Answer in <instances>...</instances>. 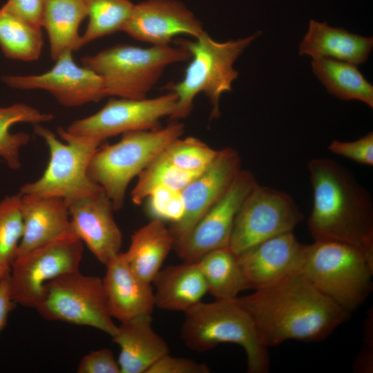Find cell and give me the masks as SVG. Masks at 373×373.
<instances>
[{
  "label": "cell",
  "instance_id": "obj_13",
  "mask_svg": "<svg viewBox=\"0 0 373 373\" xmlns=\"http://www.w3.org/2000/svg\"><path fill=\"white\" fill-rule=\"evenodd\" d=\"M258 184L251 171L241 169L226 191L188 235L174 244L179 258L183 262H197L207 253L229 246L236 216Z\"/></svg>",
  "mask_w": 373,
  "mask_h": 373
},
{
  "label": "cell",
  "instance_id": "obj_27",
  "mask_svg": "<svg viewBox=\"0 0 373 373\" xmlns=\"http://www.w3.org/2000/svg\"><path fill=\"white\" fill-rule=\"evenodd\" d=\"M197 264L208 293L216 299H233L240 291L248 289L238 256L229 246L207 253Z\"/></svg>",
  "mask_w": 373,
  "mask_h": 373
},
{
  "label": "cell",
  "instance_id": "obj_11",
  "mask_svg": "<svg viewBox=\"0 0 373 373\" xmlns=\"http://www.w3.org/2000/svg\"><path fill=\"white\" fill-rule=\"evenodd\" d=\"M303 219L291 195L258 184L236 216L229 246L238 255L267 239L293 231Z\"/></svg>",
  "mask_w": 373,
  "mask_h": 373
},
{
  "label": "cell",
  "instance_id": "obj_28",
  "mask_svg": "<svg viewBox=\"0 0 373 373\" xmlns=\"http://www.w3.org/2000/svg\"><path fill=\"white\" fill-rule=\"evenodd\" d=\"M44 46L42 28L0 8V47L4 55L24 61L37 60Z\"/></svg>",
  "mask_w": 373,
  "mask_h": 373
},
{
  "label": "cell",
  "instance_id": "obj_21",
  "mask_svg": "<svg viewBox=\"0 0 373 373\" xmlns=\"http://www.w3.org/2000/svg\"><path fill=\"white\" fill-rule=\"evenodd\" d=\"M21 211L23 233L17 256L61 235L73 233L68 204L62 198L22 194Z\"/></svg>",
  "mask_w": 373,
  "mask_h": 373
},
{
  "label": "cell",
  "instance_id": "obj_26",
  "mask_svg": "<svg viewBox=\"0 0 373 373\" xmlns=\"http://www.w3.org/2000/svg\"><path fill=\"white\" fill-rule=\"evenodd\" d=\"M315 75L332 95L342 100L356 99L373 108V86L356 65L328 57L312 61Z\"/></svg>",
  "mask_w": 373,
  "mask_h": 373
},
{
  "label": "cell",
  "instance_id": "obj_25",
  "mask_svg": "<svg viewBox=\"0 0 373 373\" xmlns=\"http://www.w3.org/2000/svg\"><path fill=\"white\" fill-rule=\"evenodd\" d=\"M86 17L85 0H43L41 26L48 34L52 60L83 46L79 28Z\"/></svg>",
  "mask_w": 373,
  "mask_h": 373
},
{
  "label": "cell",
  "instance_id": "obj_34",
  "mask_svg": "<svg viewBox=\"0 0 373 373\" xmlns=\"http://www.w3.org/2000/svg\"><path fill=\"white\" fill-rule=\"evenodd\" d=\"M145 200H147L146 209L152 219L173 224L178 222L184 213L181 190L159 188L154 190Z\"/></svg>",
  "mask_w": 373,
  "mask_h": 373
},
{
  "label": "cell",
  "instance_id": "obj_16",
  "mask_svg": "<svg viewBox=\"0 0 373 373\" xmlns=\"http://www.w3.org/2000/svg\"><path fill=\"white\" fill-rule=\"evenodd\" d=\"M305 247L291 231L267 239L238 254L248 289L266 287L301 272Z\"/></svg>",
  "mask_w": 373,
  "mask_h": 373
},
{
  "label": "cell",
  "instance_id": "obj_24",
  "mask_svg": "<svg viewBox=\"0 0 373 373\" xmlns=\"http://www.w3.org/2000/svg\"><path fill=\"white\" fill-rule=\"evenodd\" d=\"M174 243V238L164 222L152 219L131 235L129 247L123 254L135 274L151 283Z\"/></svg>",
  "mask_w": 373,
  "mask_h": 373
},
{
  "label": "cell",
  "instance_id": "obj_6",
  "mask_svg": "<svg viewBox=\"0 0 373 373\" xmlns=\"http://www.w3.org/2000/svg\"><path fill=\"white\" fill-rule=\"evenodd\" d=\"M190 58L180 46L117 44L83 57L81 64L101 77L105 97L144 99L169 66Z\"/></svg>",
  "mask_w": 373,
  "mask_h": 373
},
{
  "label": "cell",
  "instance_id": "obj_8",
  "mask_svg": "<svg viewBox=\"0 0 373 373\" xmlns=\"http://www.w3.org/2000/svg\"><path fill=\"white\" fill-rule=\"evenodd\" d=\"M34 133L41 137L49 150V162L42 175L21 186V194L62 198L68 205L79 198L104 191L88 175V167L102 142L68 133L57 128L61 142L50 129L33 125Z\"/></svg>",
  "mask_w": 373,
  "mask_h": 373
},
{
  "label": "cell",
  "instance_id": "obj_12",
  "mask_svg": "<svg viewBox=\"0 0 373 373\" xmlns=\"http://www.w3.org/2000/svg\"><path fill=\"white\" fill-rule=\"evenodd\" d=\"M176 102L177 96L171 91L153 98H111L99 111L74 121L65 129L102 143L127 132L158 128L162 118L172 115Z\"/></svg>",
  "mask_w": 373,
  "mask_h": 373
},
{
  "label": "cell",
  "instance_id": "obj_39",
  "mask_svg": "<svg viewBox=\"0 0 373 373\" xmlns=\"http://www.w3.org/2000/svg\"><path fill=\"white\" fill-rule=\"evenodd\" d=\"M373 325L372 314L365 319L364 330V346L353 363V370L356 372L370 373L373 370Z\"/></svg>",
  "mask_w": 373,
  "mask_h": 373
},
{
  "label": "cell",
  "instance_id": "obj_31",
  "mask_svg": "<svg viewBox=\"0 0 373 373\" xmlns=\"http://www.w3.org/2000/svg\"><path fill=\"white\" fill-rule=\"evenodd\" d=\"M200 173L180 170L166 161L160 153L137 175V182L131 193V200L135 204L139 205L157 189L182 190Z\"/></svg>",
  "mask_w": 373,
  "mask_h": 373
},
{
  "label": "cell",
  "instance_id": "obj_22",
  "mask_svg": "<svg viewBox=\"0 0 373 373\" xmlns=\"http://www.w3.org/2000/svg\"><path fill=\"white\" fill-rule=\"evenodd\" d=\"M373 47V37H365L332 28L326 22L310 20L309 30L299 44L300 55L313 59L328 57L354 65L366 62Z\"/></svg>",
  "mask_w": 373,
  "mask_h": 373
},
{
  "label": "cell",
  "instance_id": "obj_1",
  "mask_svg": "<svg viewBox=\"0 0 373 373\" xmlns=\"http://www.w3.org/2000/svg\"><path fill=\"white\" fill-rule=\"evenodd\" d=\"M236 299L251 316L266 347L287 340L322 341L350 315L302 272Z\"/></svg>",
  "mask_w": 373,
  "mask_h": 373
},
{
  "label": "cell",
  "instance_id": "obj_38",
  "mask_svg": "<svg viewBox=\"0 0 373 373\" xmlns=\"http://www.w3.org/2000/svg\"><path fill=\"white\" fill-rule=\"evenodd\" d=\"M2 7L32 25L41 28L43 0H8Z\"/></svg>",
  "mask_w": 373,
  "mask_h": 373
},
{
  "label": "cell",
  "instance_id": "obj_33",
  "mask_svg": "<svg viewBox=\"0 0 373 373\" xmlns=\"http://www.w3.org/2000/svg\"><path fill=\"white\" fill-rule=\"evenodd\" d=\"M218 150L193 137H179L170 143L161 155L184 171L200 173L214 159Z\"/></svg>",
  "mask_w": 373,
  "mask_h": 373
},
{
  "label": "cell",
  "instance_id": "obj_35",
  "mask_svg": "<svg viewBox=\"0 0 373 373\" xmlns=\"http://www.w3.org/2000/svg\"><path fill=\"white\" fill-rule=\"evenodd\" d=\"M332 153L357 163L373 166V133L352 142L333 140L327 147Z\"/></svg>",
  "mask_w": 373,
  "mask_h": 373
},
{
  "label": "cell",
  "instance_id": "obj_23",
  "mask_svg": "<svg viewBox=\"0 0 373 373\" xmlns=\"http://www.w3.org/2000/svg\"><path fill=\"white\" fill-rule=\"evenodd\" d=\"M151 283L155 287V307L163 310L185 313L208 293L197 262L168 266L158 271Z\"/></svg>",
  "mask_w": 373,
  "mask_h": 373
},
{
  "label": "cell",
  "instance_id": "obj_4",
  "mask_svg": "<svg viewBox=\"0 0 373 373\" xmlns=\"http://www.w3.org/2000/svg\"><path fill=\"white\" fill-rule=\"evenodd\" d=\"M184 314L181 338L189 349L203 352L220 343H235L245 351L247 372H269L267 347L261 342L251 316L236 298L201 301Z\"/></svg>",
  "mask_w": 373,
  "mask_h": 373
},
{
  "label": "cell",
  "instance_id": "obj_9",
  "mask_svg": "<svg viewBox=\"0 0 373 373\" xmlns=\"http://www.w3.org/2000/svg\"><path fill=\"white\" fill-rule=\"evenodd\" d=\"M35 309L46 320L94 327L111 337L117 330L108 310L102 278L79 270L48 282Z\"/></svg>",
  "mask_w": 373,
  "mask_h": 373
},
{
  "label": "cell",
  "instance_id": "obj_41",
  "mask_svg": "<svg viewBox=\"0 0 373 373\" xmlns=\"http://www.w3.org/2000/svg\"><path fill=\"white\" fill-rule=\"evenodd\" d=\"M10 271V265H5L0 264V279H1L4 276L8 274Z\"/></svg>",
  "mask_w": 373,
  "mask_h": 373
},
{
  "label": "cell",
  "instance_id": "obj_36",
  "mask_svg": "<svg viewBox=\"0 0 373 373\" xmlns=\"http://www.w3.org/2000/svg\"><path fill=\"white\" fill-rule=\"evenodd\" d=\"M78 373H121L118 361L108 348L92 351L81 359Z\"/></svg>",
  "mask_w": 373,
  "mask_h": 373
},
{
  "label": "cell",
  "instance_id": "obj_3",
  "mask_svg": "<svg viewBox=\"0 0 373 373\" xmlns=\"http://www.w3.org/2000/svg\"><path fill=\"white\" fill-rule=\"evenodd\" d=\"M260 34L258 31L245 38L218 42L204 31L193 41L179 39V46L190 52L191 61L183 79L167 86L177 96L170 119L178 121L187 117L193 110L195 97L201 93L211 104V118H218L220 97L233 90L232 83L238 77L233 63Z\"/></svg>",
  "mask_w": 373,
  "mask_h": 373
},
{
  "label": "cell",
  "instance_id": "obj_17",
  "mask_svg": "<svg viewBox=\"0 0 373 373\" xmlns=\"http://www.w3.org/2000/svg\"><path fill=\"white\" fill-rule=\"evenodd\" d=\"M123 31L151 46L170 45L180 35L197 38L204 32L194 14L176 0H146L135 4Z\"/></svg>",
  "mask_w": 373,
  "mask_h": 373
},
{
  "label": "cell",
  "instance_id": "obj_14",
  "mask_svg": "<svg viewBox=\"0 0 373 373\" xmlns=\"http://www.w3.org/2000/svg\"><path fill=\"white\" fill-rule=\"evenodd\" d=\"M72 52H63L55 65L44 73L4 75L2 81L17 89L46 90L66 107H78L99 101L105 97L101 77L88 68L78 66Z\"/></svg>",
  "mask_w": 373,
  "mask_h": 373
},
{
  "label": "cell",
  "instance_id": "obj_18",
  "mask_svg": "<svg viewBox=\"0 0 373 373\" xmlns=\"http://www.w3.org/2000/svg\"><path fill=\"white\" fill-rule=\"evenodd\" d=\"M68 209L73 233L100 262L106 265L121 252L122 234L104 191L72 202Z\"/></svg>",
  "mask_w": 373,
  "mask_h": 373
},
{
  "label": "cell",
  "instance_id": "obj_37",
  "mask_svg": "<svg viewBox=\"0 0 373 373\" xmlns=\"http://www.w3.org/2000/svg\"><path fill=\"white\" fill-rule=\"evenodd\" d=\"M210 368L204 363L166 354L154 363L146 373H209Z\"/></svg>",
  "mask_w": 373,
  "mask_h": 373
},
{
  "label": "cell",
  "instance_id": "obj_19",
  "mask_svg": "<svg viewBox=\"0 0 373 373\" xmlns=\"http://www.w3.org/2000/svg\"><path fill=\"white\" fill-rule=\"evenodd\" d=\"M105 265L102 283L111 316L122 323L151 314L155 307L151 283L144 281L135 274L123 252Z\"/></svg>",
  "mask_w": 373,
  "mask_h": 373
},
{
  "label": "cell",
  "instance_id": "obj_10",
  "mask_svg": "<svg viewBox=\"0 0 373 373\" xmlns=\"http://www.w3.org/2000/svg\"><path fill=\"white\" fill-rule=\"evenodd\" d=\"M83 252L82 241L73 233H66L18 255L9 274L12 300L35 309L48 282L79 270Z\"/></svg>",
  "mask_w": 373,
  "mask_h": 373
},
{
  "label": "cell",
  "instance_id": "obj_5",
  "mask_svg": "<svg viewBox=\"0 0 373 373\" xmlns=\"http://www.w3.org/2000/svg\"><path fill=\"white\" fill-rule=\"evenodd\" d=\"M301 272L317 289L351 313L372 292L373 257L354 245L314 240L306 245Z\"/></svg>",
  "mask_w": 373,
  "mask_h": 373
},
{
  "label": "cell",
  "instance_id": "obj_29",
  "mask_svg": "<svg viewBox=\"0 0 373 373\" xmlns=\"http://www.w3.org/2000/svg\"><path fill=\"white\" fill-rule=\"evenodd\" d=\"M54 116L42 113L24 103L0 107V157L12 170L21 166L20 149L30 141L29 134L23 132L10 133V127L15 123L26 122L33 125L50 122Z\"/></svg>",
  "mask_w": 373,
  "mask_h": 373
},
{
  "label": "cell",
  "instance_id": "obj_40",
  "mask_svg": "<svg viewBox=\"0 0 373 373\" xmlns=\"http://www.w3.org/2000/svg\"><path fill=\"white\" fill-rule=\"evenodd\" d=\"M9 274L10 272L0 279V332L6 327L9 314L17 305L11 298Z\"/></svg>",
  "mask_w": 373,
  "mask_h": 373
},
{
  "label": "cell",
  "instance_id": "obj_30",
  "mask_svg": "<svg viewBox=\"0 0 373 373\" xmlns=\"http://www.w3.org/2000/svg\"><path fill=\"white\" fill-rule=\"evenodd\" d=\"M88 22L82 35V46L123 31L134 3L130 0H85Z\"/></svg>",
  "mask_w": 373,
  "mask_h": 373
},
{
  "label": "cell",
  "instance_id": "obj_15",
  "mask_svg": "<svg viewBox=\"0 0 373 373\" xmlns=\"http://www.w3.org/2000/svg\"><path fill=\"white\" fill-rule=\"evenodd\" d=\"M241 169L238 152L231 147L223 148L218 150L213 161L181 190L184 213L169 227L175 243L188 235L226 191Z\"/></svg>",
  "mask_w": 373,
  "mask_h": 373
},
{
  "label": "cell",
  "instance_id": "obj_20",
  "mask_svg": "<svg viewBox=\"0 0 373 373\" xmlns=\"http://www.w3.org/2000/svg\"><path fill=\"white\" fill-rule=\"evenodd\" d=\"M111 338L120 348L117 361L121 373H146L169 354L168 344L152 327L151 314L122 322Z\"/></svg>",
  "mask_w": 373,
  "mask_h": 373
},
{
  "label": "cell",
  "instance_id": "obj_7",
  "mask_svg": "<svg viewBox=\"0 0 373 373\" xmlns=\"http://www.w3.org/2000/svg\"><path fill=\"white\" fill-rule=\"evenodd\" d=\"M184 131L183 124L173 121L164 128L123 133L117 142L99 146L90 160L88 175L103 188L114 211L123 207L130 182Z\"/></svg>",
  "mask_w": 373,
  "mask_h": 373
},
{
  "label": "cell",
  "instance_id": "obj_2",
  "mask_svg": "<svg viewBox=\"0 0 373 373\" xmlns=\"http://www.w3.org/2000/svg\"><path fill=\"white\" fill-rule=\"evenodd\" d=\"M313 207L307 225L314 240H334L363 248L373 257V202L354 175L329 158L308 165Z\"/></svg>",
  "mask_w": 373,
  "mask_h": 373
},
{
  "label": "cell",
  "instance_id": "obj_32",
  "mask_svg": "<svg viewBox=\"0 0 373 373\" xmlns=\"http://www.w3.org/2000/svg\"><path fill=\"white\" fill-rule=\"evenodd\" d=\"M22 194L6 196L0 200V264L10 265L17 256L23 233L21 211Z\"/></svg>",
  "mask_w": 373,
  "mask_h": 373
}]
</instances>
